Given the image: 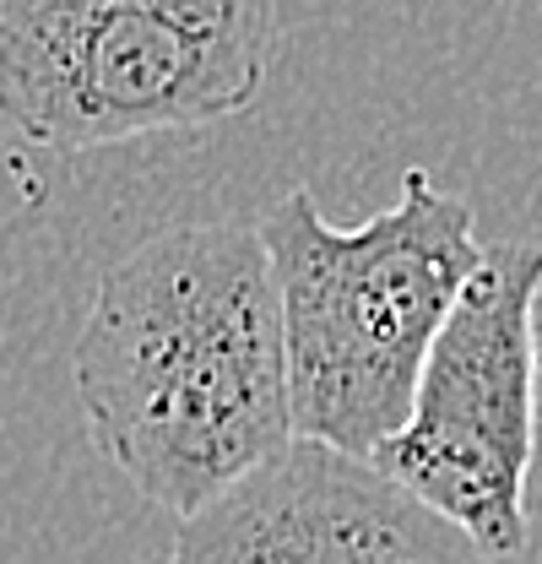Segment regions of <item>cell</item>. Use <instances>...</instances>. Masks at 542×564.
<instances>
[{
  "label": "cell",
  "mask_w": 542,
  "mask_h": 564,
  "mask_svg": "<svg viewBox=\"0 0 542 564\" xmlns=\"http://www.w3.org/2000/svg\"><path fill=\"white\" fill-rule=\"evenodd\" d=\"M104 462L180 521L299 440L261 223H185L109 267L71 352Z\"/></svg>",
  "instance_id": "obj_1"
},
{
  "label": "cell",
  "mask_w": 542,
  "mask_h": 564,
  "mask_svg": "<svg viewBox=\"0 0 542 564\" xmlns=\"http://www.w3.org/2000/svg\"><path fill=\"white\" fill-rule=\"evenodd\" d=\"M282 293L293 423L353 456H375L412 413L423 364L477 278L473 207L406 169L397 202L358 228L326 223L310 191L261 212Z\"/></svg>",
  "instance_id": "obj_2"
},
{
  "label": "cell",
  "mask_w": 542,
  "mask_h": 564,
  "mask_svg": "<svg viewBox=\"0 0 542 564\" xmlns=\"http://www.w3.org/2000/svg\"><path fill=\"white\" fill-rule=\"evenodd\" d=\"M277 0H0V115L87 152L245 115L271 70Z\"/></svg>",
  "instance_id": "obj_3"
},
{
  "label": "cell",
  "mask_w": 542,
  "mask_h": 564,
  "mask_svg": "<svg viewBox=\"0 0 542 564\" xmlns=\"http://www.w3.org/2000/svg\"><path fill=\"white\" fill-rule=\"evenodd\" d=\"M538 245H494L423 364L406 423L369 456L451 516L494 564L527 554V478L538 456Z\"/></svg>",
  "instance_id": "obj_4"
},
{
  "label": "cell",
  "mask_w": 542,
  "mask_h": 564,
  "mask_svg": "<svg viewBox=\"0 0 542 564\" xmlns=\"http://www.w3.org/2000/svg\"><path fill=\"white\" fill-rule=\"evenodd\" d=\"M169 564H494L369 456L293 440L180 521Z\"/></svg>",
  "instance_id": "obj_5"
},
{
  "label": "cell",
  "mask_w": 542,
  "mask_h": 564,
  "mask_svg": "<svg viewBox=\"0 0 542 564\" xmlns=\"http://www.w3.org/2000/svg\"><path fill=\"white\" fill-rule=\"evenodd\" d=\"M532 348H538V419H542V278L532 293Z\"/></svg>",
  "instance_id": "obj_6"
}]
</instances>
